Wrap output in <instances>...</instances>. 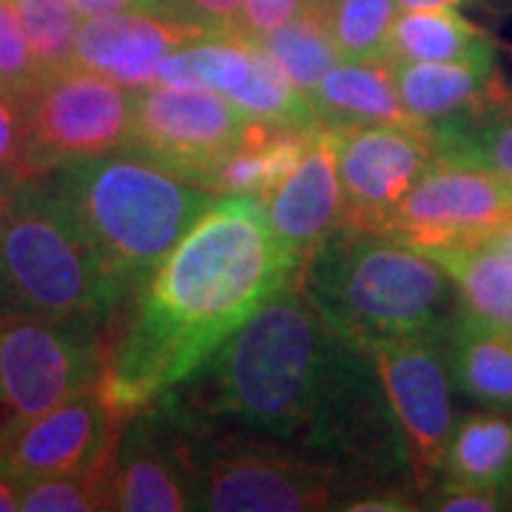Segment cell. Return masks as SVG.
<instances>
[{
	"label": "cell",
	"mask_w": 512,
	"mask_h": 512,
	"mask_svg": "<svg viewBox=\"0 0 512 512\" xmlns=\"http://www.w3.org/2000/svg\"><path fill=\"white\" fill-rule=\"evenodd\" d=\"M393 74L404 111L419 123L478 117L512 106V89L495 63L393 60Z\"/></svg>",
	"instance_id": "obj_17"
},
{
	"label": "cell",
	"mask_w": 512,
	"mask_h": 512,
	"mask_svg": "<svg viewBox=\"0 0 512 512\" xmlns=\"http://www.w3.org/2000/svg\"><path fill=\"white\" fill-rule=\"evenodd\" d=\"M49 177L72 202L126 299L146 285L185 231L217 200V194L131 146L55 168Z\"/></svg>",
	"instance_id": "obj_4"
},
{
	"label": "cell",
	"mask_w": 512,
	"mask_h": 512,
	"mask_svg": "<svg viewBox=\"0 0 512 512\" xmlns=\"http://www.w3.org/2000/svg\"><path fill=\"white\" fill-rule=\"evenodd\" d=\"M296 276L262 200L217 197L134 293L97 382L106 402L128 416L185 384Z\"/></svg>",
	"instance_id": "obj_2"
},
{
	"label": "cell",
	"mask_w": 512,
	"mask_h": 512,
	"mask_svg": "<svg viewBox=\"0 0 512 512\" xmlns=\"http://www.w3.org/2000/svg\"><path fill=\"white\" fill-rule=\"evenodd\" d=\"M126 302L49 174L20 177L0 239V316L106 325Z\"/></svg>",
	"instance_id": "obj_5"
},
{
	"label": "cell",
	"mask_w": 512,
	"mask_h": 512,
	"mask_svg": "<svg viewBox=\"0 0 512 512\" xmlns=\"http://www.w3.org/2000/svg\"><path fill=\"white\" fill-rule=\"evenodd\" d=\"M484 242H490V245H495L498 251H504V254L512 256V211L504 217V220L495 225L493 231L484 237Z\"/></svg>",
	"instance_id": "obj_36"
},
{
	"label": "cell",
	"mask_w": 512,
	"mask_h": 512,
	"mask_svg": "<svg viewBox=\"0 0 512 512\" xmlns=\"http://www.w3.org/2000/svg\"><path fill=\"white\" fill-rule=\"evenodd\" d=\"M174 402V399H171ZM177 407V404H174ZM180 413V410H177ZM194 510L313 512L348 507L356 484L339 464L274 441L251 439L188 421Z\"/></svg>",
	"instance_id": "obj_6"
},
{
	"label": "cell",
	"mask_w": 512,
	"mask_h": 512,
	"mask_svg": "<svg viewBox=\"0 0 512 512\" xmlns=\"http://www.w3.org/2000/svg\"><path fill=\"white\" fill-rule=\"evenodd\" d=\"M18 183H20L18 171H6V174H0V239H3V231H6L9 214H12V202H15Z\"/></svg>",
	"instance_id": "obj_34"
},
{
	"label": "cell",
	"mask_w": 512,
	"mask_h": 512,
	"mask_svg": "<svg viewBox=\"0 0 512 512\" xmlns=\"http://www.w3.org/2000/svg\"><path fill=\"white\" fill-rule=\"evenodd\" d=\"M109 478L111 510H194L188 430L168 393L120 421Z\"/></svg>",
	"instance_id": "obj_11"
},
{
	"label": "cell",
	"mask_w": 512,
	"mask_h": 512,
	"mask_svg": "<svg viewBox=\"0 0 512 512\" xmlns=\"http://www.w3.org/2000/svg\"><path fill=\"white\" fill-rule=\"evenodd\" d=\"M512 211V185L484 168L458 163L430 165L384 225V234L427 251L476 242Z\"/></svg>",
	"instance_id": "obj_13"
},
{
	"label": "cell",
	"mask_w": 512,
	"mask_h": 512,
	"mask_svg": "<svg viewBox=\"0 0 512 512\" xmlns=\"http://www.w3.org/2000/svg\"><path fill=\"white\" fill-rule=\"evenodd\" d=\"M256 43L265 49V55L279 66V72L285 74L305 97H311L313 89L322 83V77L339 60H345L330 35L322 0L311 3L305 12H299L296 18L282 23L279 29L268 32Z\"/></svg>",
	"instance_id": "obj_23"
},
{
	"label": "cell",
	"mask_w": 512,
	"mask_h": 512,
	"mask_svg": "<svg viewBox=\"0 0 512 512\" xmlns=\"http://www.w3.org/2000/svg\"><path fill=\"white\" fill-rule=\"evenodd\" d=\"M134 89L72 66L46 77L23 103L20 177L49 174L131 146Z\"/></svg>",
	"instance_id": "obj_8"
},
{
	"label": "cell",
	"mask_w": 512,
	"mask_h": 512,
	"mask_svg": "<svg viewBox=\"0 0 512 512\" xmlns=\"http://www.w3.org/2000/svg\"><path fill=\"white\" fill-rule=\"evenodd\" d=\"M37 69L46 77L74 66L80 15L69 0H12Z\"/></svg>",
	"instance_id": "obj_26"
},
{
	"label": "cell",
	"mask_w": 512,
	"mask_h": 512,
	"mask_svg": "<svg viewBox=\"0 0 512 512\" xmlns=\"http://www.w3.org/2000/svg\"><path fill=\"white\" fill-rule=\"evenodd\" d=\"M23 148V103L0 94V174L18 171Z\"/></svg>",
	"instance_id": "obj_32"
},
{
	"label": "cell",
	"mask_w": 512,
	"mask_h": 512,
	"mask_svg": "<svg viewBox=\"0 0 512 512\" xmlns=\"http://www.w3.org/2000/svg\"><path fill=\"white\" fill-rule=\"evenodd\" d=\"M202 35L205 32L191 23L151 15L143 9L100 15L80 23L74 66L111 77L128 89H140L154 80L165 57Z\"/></svg>",
	"instance_id": "obj_16"
},
{
	"label": "cell",
	"mask_w": 512,
	"mask_h": 512,
	"mask_svg": "<svg viewBox=\"0 0 512 512\" xmlns=\"http://www.w3.org/2000/svg\"><path fill=\"white\" fill-rule=\"evenodd\" d=\"M330 35L345 60L387 63L393 26L399 18L396 0H322Z\"/></svg>",
	"instance_id": "obj_25"
},
{
	"label": "cell",
	"mask_w": 512,
	"mask_h": 512,
	"mask_svg": "<svg viewBox=\"0 0 512 512\" xmlns=\"http://www.w3.org/2000/svg\"><path fill=\"white\" fill-rule=\"evenodd\" d=\"M319 126L350 131L382 123H407L413 120L402 106L396 89L393 60H339L322 83L308 97Z\"/></svg>",
	"instance_id": "obj_18"
},
{
	"label": "cell",
	"mask_w": 512,
	"mask_h": 512,
	"mask_svg": "<svg viewBox=\"0 0 512 512\" xmlns=\"http://www.w3.org/2000/svg\"><path fill=\"white\" fill-rule=\"evenodd\" d=\"M444 476L453 484L490 493L512 490V410L473 413L461 419L444 456Z\"/></svg>",
	"instance_id": "obj_22"
},
{
	"label": "cell",
	"mask_w": 512,
	"mask_h": 512,
	"mask_svg": "<svg viewBox=\"0 0 512 512\" xmlns=\"http://www.w3.org/2000/svg\"><path fill=\"white\" fill-rule=\"evenodd\" d=\"M242 0H183V20L205 35L237 32Z\"/></svg>",
	"instance_id": "obj_31"
},
{
	"label": "cell",
	"mask_w": 512,
	"mask_h": 512,
	"mask_svg": "<svg viewBox=\"0 0 512 512\" xmlns=\"http://www.w3.org/2000/svg\"><path fill=\"white\" fill-rule=\"evenodd\" d=\"M20 510L18 504V484L12 481V476L3 470L0 464V512H15Z\"/></svg>",
	"instance_id": "obj_37"
},
{
	"label": "cell",
	"mask_w": 512,
	"mask_h": 512,
	"mask_svg": "<svg viewBox=\"0 0 512 512\" xmlns=\"http://www.w3.org/2000/svg\"><path fill=\"white\" fill-rule=\"evenodd\" d=\"M387 402L399 421L413 484L427 490L444 473V456L456 430L453 373L444 333H413L370 348Z\"/></svg>",
	"instance_id": "obj_9"
},
{
	"label": "cell",
	"mask_w": 512,
	"mask_h": 512,
	"mask_svg": "<svg viewBox=\"0 0 512 512\" xmlns=\"http://www.w3.org/2000/svg\"><path fill=\"white\" fill-rule=\"evenodd\" d=\"M399 9H430V6H456L458 0H396Z\"/></svg>",
	"instance_id": "obj_38"
},
{
	"label": "cell",
	"mask_w": 512,
	"mask_h": 512,
	"mask_svg": "<svg viewBox=\"0 0 512 512\" xmlns=\"http://www.w3.org/2000/svg\"><path fill=\"white\" fill-rule=\"evenodd\" d=\"M342 131L316 126L299 165L262 200L285 254L302 265L345 222V191L339 177Z\"/></svg>",
	"instance_id": "obj_15"
},
{
	"label": "cell",
	"mask_w": 512,
	"mask_h": 512,
	"mask_svg": "<svg viewBox=\"0 0 512 512\" xmlns=\"http://www.w3.org/2000/svg\"><path fill=\"white\" fill-rule=\"evenodd\" d=\"M100 330L92 322L0 316V444L100 382Z\"/></svg>",
	"instance_id": "obj_7"
},
{
	"label": "cell",
	"mask_w": 512,
	"mask_h": 512,
	"mask_svg": "<svg viewBox=\"0 0 512 512\" xmlns=\"http://www.w3.org/2000/svg\"><path fill=\"white\" fill-rule=\"evenodd\" d=\"M436 160V134L430 123L407 120L342 131L339 177L345 191V225L384 231Z\"/></svg>",
	"instance_id": "obj_12"
},
{
	"label": "cell",
	"mask_w": 512,
	"mask_h": 512,
	"mask_svg": "<svg viewBox=\"0 0 512 512\" xmlns=\"http://www.w3.org/2000/svg\"><path fill=\"white\" fill-rule=\"evenodd\" d=\"M424 254L436 259L456 282L461 305L478 319L512 333V256L476 239L461 245H439Z\"/></svg>",
	"instance_id": "obj_21"
},
{
	"label": "cell",
	"mask_w": 512,
	"mask_h": 512,
	"mask_svg": "<svg viewBox=\"0 0 512 512\" xmlns=\"http://www.w3.org/2000/svg\"><path fill=\"white\" fill-rule=\"evenodd\" d=\"M171 399L185 419L325 458L365 484L407 473V447L370 350L299 282L271 296Z\"/></svg>",
	"instance_id": "obj_1"
},
{
	"label": "cell",
	"mask_w": 512,
	"mask_h": 512,
	"mask_svg": "<svg viewBox=\"0 0 512 512\" xmlns=\"http://www.w3.org/2000/svg\"><path fill=\"white\" fill-rule=\"evenodd\" d=\"M430 126L441 163L476 165L512 185V106Z\"/></svg>",
	"instance_id": "obj_24"
},
{
	"label": "cell",
	"mask_w": 512,
	"mask_h": 512,
	"mask_svg": "<svg viewBox=\"0 0 512 512\" xmlns=\"http://www.w3.org/2000/svg\"><path fill=\"white\" fill-rule=\"evenodd\" d=\"M248 117L222 94L148 83L134 89L131 148L202 185L211 165L245 137Z\"/></svg>",
	"instance_id": "obj_10"
},
{
	"label": "cell",
	"mask_w": 512,
	"mask_h": 512,
	"mask_svg": "<svg viewBox=\"0 0 512 512\" xmlns=\"http://www.w3.org/2000/svg\"><path fill=\"white\" fill-rule=\"evenodd\" d=\"M111 461V458H109ZM109 461L69 476L37 478L20 484L18 504L23 512H94L111 510Z\"/></svg>",
	"instance_id": "obj_27"
},
{
	"label": "cell",
	"mask_w": 512,
	"mask_h": 512,
	"mask_svg": "<svg viewBox=\"0 0 512 512\" xmlns=\"http://www.w3.org/2000/svg\"><path fill=\"white\" fill-rule=\"evenodd\" d=\"M444 345L453 382L464 396L495 410H512V333L461 305Z\"/></svg>",
	"instance_id": "obj_19"
},
{
	"label": "cell",
	"mask_w": 512,
	"mask_h": 512,
	"mask_svg": "<svg viewBox=\"0 0 512 512\" xmlns=\"http://www.w3.org/2000/svg\"><path fill=\"white\" fill-rule=\"evenodd\" d=\"M134 3H137V9L151 12V15H163V18H171V20H183V0H134Z\"/></svg>",
	"instance_id": "obj_35"
},
{
	"label": "cell",
	"mask_w": 512,
	"mask_h": 512,
	"mask_svg": "<svg viewBox=\"0 0 512 512\" xmlns=\"http://www.w3.org/2000/svg\"><path fill=\"white\" fill-rule=\"evenodd\" d=\"M120 416L94 384L37 416L0 444V464L12 481L69 476L106 464L120 430Z\"/></svg>",
	"instance_id": "obj_14"
},
{
	"label": "cell",
	"mask_w": 512,
	"mask_h": 512,
	"mask_svg": "<svg viewBox=\"0 0 512 512\" xmlns=\"http://www.w3.org/2000/svg\"><path fill=\"white\" fill-rule=\"evenodd\" d=\"M339 333L370 350L376 342L447 333L461 311L456 282L410 242L339 225L296 276Z\"/></svg>",
	"instance_id": "obj_3"
},
{
	"label": "cell",
	"mask_w": 512,
	"mask_h": 512,
	"mask_svg": "<svg viewBox=\"0 0 512 512\" xmlns=\"http://www.w3.org/2000/svg\"><path fill=\"white\" fill-rule=\"evenodd\" d=\"M0 77L6 92L20 103H26L43 83L12 0H0Z\"/></svg>",
	"instance_id": "obj_28"
},
{
	"label": "cell",
	"mask_w": 512,
	"mask_h": 512,
	"mask_svg": "<svg viewBox=\"0 0 512 512\" xmlns=\"http://www.w3.org/2000/svg\"><path fill=\"white\" fill-rule=\"evenodd\" d=\"M311 3L316 0H242L237 35L262 40L268 32H274L282 23L296 18L299 12H305Z\"/></svg>",
	"instance_id": "obj_29"
},
{
	"label": "cell",
	"mask_w": 512,
	"mask_h": 512,
	"mask_svg": "<svg viewBox=\"0 0 512 512\" xmlns=\"http://www.w3.org/2000/svg\"><path fill=\"white\" fill-rule=\"evenodd\" d=\"M0 94H9L6 92V83H3V77H0ZM9 97H12V94H9Z\"/></svg>",
	"instance_id": "obj_39"
},
{
	"label": "cell",
	"mask_w": 512,
	"mask_h": 512,
	"mask_svg": "<svg viewBox=\"0 0 512 512\" xmlns=\"http://www.w3.org/2000/svg\"><path fill=\"white\" fill-rule=\"evenodd\" d=\"M424 507L441 512H495L501 510L504 504H501V495L498 493L444 481L439 490H433V493L427 495Z\"/></svg>",
	"instance_id": "obj_30"
},
{
	"label": "cell",
	"mask_w": 512,
	"mask_h": 512,
	"mask_svg": "<svg viewBox=\"0 0 512 512\" xmlns=\"http://www.w3.org/2000/svg\"><path fill=\"white\" fill-rule=\"evenodd\" d=\"M74 12L80 18H100V15H114V12H126V9H137L134 0H69Z\"/></svg>",
	"instance_id": "obj_33"
},
{
	"label": "cell",
	"mask_w": 512,
	"mask_h": 512,
	"mask_svg": "<svg viewBox=\"0 0 512 512\" xmlns=\"http://www.w3.org/2000/svg\"><path fill=\"white\" fill-rule=\"evenodd\" d=\"M390 57L419 63H495V43L453 6L404 9L393 26Z\"/></svg>",
	"instance_id": "obj_20"
}]
</instances>
